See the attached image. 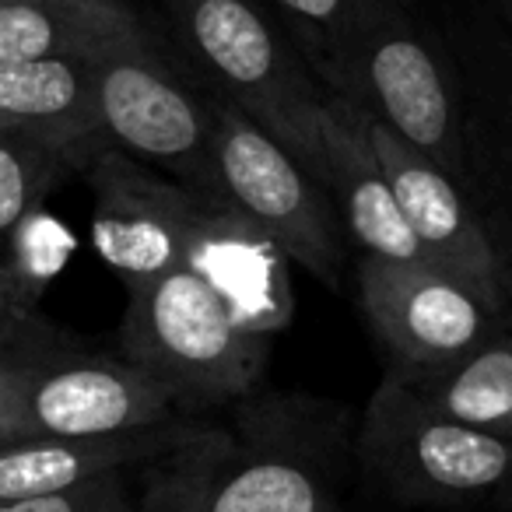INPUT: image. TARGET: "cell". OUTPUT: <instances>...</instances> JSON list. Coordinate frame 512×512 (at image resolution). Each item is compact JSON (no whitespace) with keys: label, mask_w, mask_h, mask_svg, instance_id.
Segmentation results:
<instances>
[{"label":"cell","mask_w":512,"mask_h":512,"mask_svg":"<svg viewBox=\"0 0 512 512\" xmlns=\"http://www.w3.org/2000/svg\"><path fill=\"white\" fill-rule=\"evenodd\" d=\"M337 95L376 116L404 144L470 190V102L439 32L404 0H358Z\"/></svg>","instance_id":"1"},{"label":"cell","mask_w":512,"mask_h":512,"mask_svg":"<svg viewBox=\"0 0 512 512\" xmlns=\"http://www.w3.org/2000/svg\"><path fill=\"white\" fill-rule=\"evenodd\" d=\"M179 46L211 92L274 137L327 186L323 106L316 81L292 39L260 0H162Z\"/></svg>","instance_id":"2"},{"label":"cell","mask_w":512,"mask_h":512,"mask_svg":"<svg viewBox=\"0 0 512 512\" xmlns=\"http://www.w3.org/2000/svg\"><path fill=\"white\" fill-rule=\"evenodd\" d=\"M123 358L155 376L176 404L239 400L260 383L267 334H256L235 302L197 267H176L127 288Z\"/></svg>","instance_id":"3"},{"label":"cell","mask_w":512,"mask_h":512,"mask_svg":"<svg viewBox=\"0 0 512 512\" xmlns=\"http://www.w3.org/2000/svg\"><path fill=\"white\" fill-rule=\"evenodd\" d=\"M362 460L386 495L414 505L502 498L512 488V439L449 418L390 372L365 411Z\"/></svg>","instance_id":"4"},{"label":"cell","mask_w":512,"mask_h":512,"mask_svg":"<svg viewBox=\"0 0 512 512\" xmlns=\"http://www.w3.org/2000/svg\"><path fill=\"white\" fill-rule=\"evenodd\" d=\"M214 162L225 197L285 260L337 288L344 271V232L337 200L267 130L207 92Z\"/></svg>","instance_id":"5"},{"label":"cell","mask_w":512,"mask_h":512,"mask_svg":"<svg viewBox=\"0 0 512 512\" xmlns=\"http://www.w3.org/2000/svg\"><path fill=\"white\" fill-rule=\"evenodd\" d=\"M95 116L106 144L176 179L200 200L235 211L214 162L207 92H193L151 50L95 60Z\"/></svg>","instance_id":"6"},{"label":"cell","mask_w":512,"mask_h":512,"mask_svg":"<svg viewBox=\"0 0 512 512\" xmlns=\"http://www.w3.org/2000/svg\"><path fill=\"white\" fill-rule=\"evenodd\" d=\"M137 512H337L327 477L278 442L190 428L151 463Z\"/></svg>","instance_id":"7"},{"label":"cell","mask_w":512,"mask_h":512,"mask_svg":"<svg viewBox=\"0 0 512 512\" xmlns=\"http://www.w3.org/2000/svg\"><path fill=\"white\" fill-rule=\"evenodd\" d=\"M362 309L390 355V376H421L460 362L505 323L512 306L435 264L362 256Z\"/></svg>","instance_id":"8"},{"label":"cell","mask_w":512,"mask_h":512,"mask_svg":"<svg viewBox=\"0 0 512 512\" xmlns=\"http://www.w3.org/2000/svg\"><path fill=\"white\" fill-rule=\"evenodd\" d=\"M172 407V393L134 362L64 344L18 362L15 411L0 442L141 432L165 425Z\"/></svg>","instance_id":"9"},{"label":"cell","mask_w":512,"mask_h":512,"mask_svg":"<svg viewBox=\"0 0 512 512\" xmlns=\"http://www.w3.org/2000/svg\"><path fill=\"white\" fill-rule=\"evenodd\" d=\"M362 116L365 134H369L372 151L390 179L400 214L425 249L428 264L442 267L456 278H467L470 285L484 288L495 299H505L495 253L488 246L481 214H477L470 193L456 179H449L435 162H428L421 151L400 141L376 116H369L365 109Z\"/></svg>","instance_id":"10"},{"label":"cell","mask_w":512,"mask_h":512,"mask_svg":"<svg viewBox=\"0 0 512 512\" xmlns=\"http://www.w3.org/2000/svg\"><path fill=\"white\" fill-rule=\"evenodd\" d=\"M323 148H327V190L341 207L348 235L365 249V256L393 264H428L425 249L407 228L390 179L369 144L362 109L330 88L323 106Z\"/></svg>","instance_id":"11"},{"label":"cell","mask_w":512,"mask_h":512,"mask_svg":"<svg viewBox=\"0 0 512 512\" xmlns=\"http://www.w3.org/2000/svg\"><path fill=\"white\" fill-rule=\"evenodd\" d=\"M130 50H151V36L127 0H0V64Z\"/></svg>","instance_id":"12"},{"label":"cell","mask_w":512,"mask_h":512,"mask_svg":"<svg viewBox=\"0 0 512 512\" xmlns=\"http://www.w3.org/2000/svg\"><path fill=\"white\" fill-rule=\"evenodd\" d=\"M190 428L165 421L155 428L99 439H18L0 442V502L60 495L123 474L134 463H155L186 439Z\"/></svg>","instance_id":"13"},{"label":"cell","mask_w":512,"mask_h":512,"mask_svg":"<svg viewBox=\"0 0 512 512\" xmlns=\"http://www.w3.org/2000/svg\"><path fill=\"white\" fill-rule=\"evenodd\" d=\"M0 116L60 141L81 158L102 141L95 116V60L0 64Z\"/></svg>","instance_id":"14"},{"label":"cell","mask_w":512,"mask_h":512,"mask_svg":"<svg viewBox=\"0 0 512 512\" xmlns=\"http://www.w3.org/2000/svg\"><path fill=\"white\" fill-rule=\"evenodd\" d=\"M400 379V376H397ZM442 414L481 432L512 439V313L460 362L400 379Z\"/></svg>","instance_id":"15"},{"label":"cell","mask_w":512,"mask_h":512,"mask_svg":"<svg viewBox=\"0 0 512 512\" xmlns=\"http://www.w3.org/2000/svg\"><path fill=\"white\" fill-rule=\"evenodd\" d=\"M449 53L463 78L467 102L512 148V36L488 11L484 0H470L446 22Z\"/></svg>","instance_id":"16"},{"label":"cell","mask_w":512,"mask_h":512,"mask_svg":"<svg viewBox=\"0 0 512 512\" xmlns=\"http://www.w3.org/2000/svg\"><path fill=\"white\" fill-rule=\"evenodd\" d=\"M67 158L74 151L46 134L25 127L0 130V242L11 246L18 228L43 207Z\"/></svg>","instance_id":"17"},{"label":"cell","mask_w":512,"mask_h":512,"mask_svg":"<svg viewBox=\"0 0 512 512\" xmlns=\"http://www.w3.org/2000/svg\"><path fill=\"white\" fill-rule=\"evenodd\" d=\"M470 200L495 253L502 292L512 306V148L470 109Z\"/></svg>","instance_id":"18"},{"label":"cell","mask_w":512,"mask_h":512,"mask_svg":"<svg viewBox=\"0 0 512 512\" xmlns=\"http://www.w3.org/2000/svg\"><path fill=\"white\" fill-rule=\"evenodd\" d=\"M358 0H267L271 15L285 22V36L299 50L323 88L341 81V57Z\"/></svg>","instance_id":"19"},{"label":"cell","mask_w":512,"mask_h":512,"mask_svg":"<svg viewBox=\"0 0 512 512\" xmlns=\"http://www.w3.org/2000/svg\"><path fill=\"white\" fill-rule=\"evenodd\" d=\"M11 253H15L11 271H15V278H18V285L11 288V299L32 306V292H39V288L64 267L67 253H71V235L64 232V225H57V221L39 207V211L18 228L15 239H11Z\"/></svg>","instance_id":"20"},{"label":"cell","mask_w":512,"mask_h":512,"mask_svg":"<svg viewBox=\"0 0 512 512\" xmlns=\"http://www.w3.org/2000/svg\"><path fill=\"white\" fill-rule=\"evenodd\" d=\"M64 344V334L43 316H36V309L11 299L8 292L0 295V362H22L43 351H57Z\"/></svg>","instance_id":"21"},{"label":"cell","mask_w":512,"mask_h":512,"mask_svg":"<svg viewBox=\"0 0 512 512\" xmlns=\"http://www.w3.org/2000/svg\"><path fill=\"white\" fill-rule=\"evenodd\" d=\"M0 512H134L127 505V491L116 477H102L95 484L60 495H36V498H8L0 502Z\"/></svg>","instance_id":"22"},{"label":"cell","mask_w":512,"mask_h":512,"mask_svg":"<svg viewBox=\"0 0 512 512\" xmlns=\"http://www.w3.org/2000/svg\"><path fill=\"white\" fill-rule=\"evenodd\" d=\"M15 393H18V362H0V439H4V428H8L11 411H15Z\"/></svg>","instance_id":"23"},{"label":"cell","mask_w":512,"mask_h":512,"mask_svg":"<svg viewBox=\"0 0 512 512\" xmlns=\"http://www.w3.org/2000/svg\"><path fill=\"white\" fill-rule=\"evenodd\" d=\"M484 4H488V11L509 29V36H512V0H484Z\"/></svg>","instance_id":"24"},{"label":"cell","mask_w":512,"mask_h":512,"mask_svg":"<svg viewBox=\"0 0 512 512\" xmlns=\"http://www.w3.org/2000/svg\"><path fill=\"white\" fill-rule=\"evenodd\" d=\"M502 505H505V512H512V488H509V491H505V495H502Z\"/></svg>","instance_id":"25"},{"label":"cell","mask_w":512,"mask_h":512,"mask_svg":"<svg viewBox=\"0 0 512 512\" xmlns=\"http://www.w3.org/2000/svg\"><path fill=\"white\" fill-rule=\"evenodd\" d=\"M4 127H8V120H4V116H0V130H4Z\"/></svg>","instance_id":"26"},{"label":"cell","mask_w":512,"mask_h":512,"mask_svg":"<svg viewBox=\"0 0 512 512\" xmlns=\"http://www.w3.org/2000/svg\"><path fill=\"white\" fill-rule=\"evenodd\" d=\"M260 4H267V0H260Z\"/></svg>","instance_id":"27"},{"label":"cell","mask_w":512,"mask_h":512,"mask_svg":"<svg viewBox=\"0 0 512 512\" xmlns=\"http://www.w3.org/2000/svg\"><path fill=\"white\" fill-rule=\"evenodd\" d=\"M404 4H411V0H404Z\"/></svg>","instance_id":"28"}]
</instances>
